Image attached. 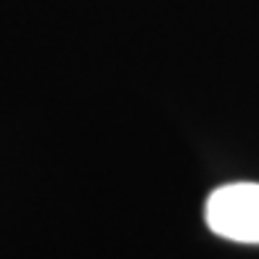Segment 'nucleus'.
Segmentation results:
<instances>
[{"label": "nucleus", "instance_id": "nucleus-1", "mask_svg": "<svg viewBox=\"0 0 259 259\" xmlns=\"http://www.w3.org/2000/svg\"><path fill=\"white\" fill-rule=\"evenodd\" d=\"M206 225L220 238L238 243H259V185H222L206 198Z\"/></svg>", "mask_w": 259, "mask_h": 259}]
</instances>
